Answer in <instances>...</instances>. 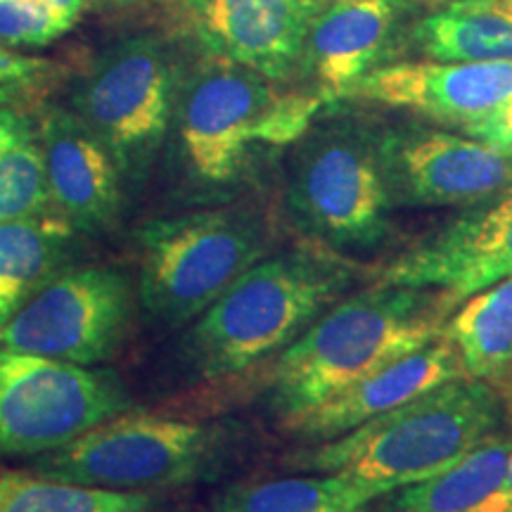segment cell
<instances>
[{
    "label": "cell",
    "mask_w": 512,
    "mask_h": 512,
    "mask_svg": "<svg viewBox=\"0 0 512 512\" xmlns=\"http://www.w3.org/2000/svg\"><path fill=\"white\" fill-rule=\"evenodd\" d=\"M420 3H432V5H441V8H444V5L456 3V0H420Z\"/></svg>",
    "instance_id": "obj_28"
},
{
    "label": "cell",
    "mask_w": 512,
    "mask_h": 512,
    "mask_svg": "<svg viewBox=\"0 0 512 512\" xmlns=\"http://www.w3.org/2000/svg\"><path fill=\"white\" fill-rule=\"evenodd\" d=\"M157 491H114L36 472L0 475V512H159Z\"/></svg>",
    "instance_id": "obj_22"
},
{
    "label": "cell",
    "mask_w": 512,
    "mask_h": 512,
    "mask_svg": "<svg viewBox=\"0 0 512 512\" xmlns=\"http://www.w3.org/2000/svg\"><path fill=\"white\" fill-rule=\"evenodd\" d=\"M496 420L494 389L460 377L328 439L294 465L342 477L370 503L441 475L494 430Z\"/></svg>",
    "instance_id": "obj_1"
},
{
    "label": "cell",
    "mask_w": 512,
    "mask_h": 512,
    "mask_svg": "<svg viewBox=\"0 0 512 512\" xmlns=\"http://www.w3.org/2000/svg\"><path fill=\"white\" fill-rule=\"evenodd\" d=\"M413 41L434 60L512 64V0H456L427 15Z\"/></svg>",
    "instance_id": "obj_19"
},
{
    "label": "cell",
    "mask_w": 512,
    "mask_h": 512,
    "mask_svg": "<svg viewBox=\"0 0 512 512\" xmlns=\"http://www.w3.org/2000/svg\"><path fill=\"white\" fill-rule=\"evenodd\" d=\"M133 316L124 273L81 266L57 273L0 330V349L95 366L110 361Z\"/></svg>",
    "instance_id": "obj_8"
},
{
    "label": "cell",
    "mask_w": 512,
    "mask_h": 512,
    "mask_svg": "<svg viewBox=\"0 0 512 512\" xmlns=\"http://www.w3.org/2000/svg\"><path fill=\"white\" fill-rule=\"evenodd\" d=\"M512 275V195L401 254L380 285L439 290L451 306Z\"/></svg>",
    "instance_id": "obj_12"
},
{
    "label": "cell",
    "mask_w": 512,
    "mask_h": 512,
    "mask_svg": "<svg viewBox=\"0 0 512 512\" xmlns=\"http://www.w3.org/2000/svg\"><path fill=\"white\" fill-rule=\"evenodd\" d=\"M290 200L299 219L335 245H373L387 226L380 164L347 136H318L299 152Z\"/></svg>",
    "instance_id": "obj_10"
},
{
    "label": "cell",
    "mask_w": 512,
    "mask_h": 512,
    "mask_svg": "<svg viewBox=\"0 0 512 512\" xmlns=\"http://www.w3.org/2000/svg\"><path fill=\"white\" fill-rule=\"evenodd\" d=\"M138 242L140 304L169 328L200 318L266 254L254 223L228 211L152 221Z\"/></svg>",
    "instance_id": "obj_6"
},
{
    "label": "cell",
    "mask_w": 512,
    "mask_h": 512,
    "mask_svg": "<svg viewBox=\"0 0 512 512\" xmlns=\"http://www.w3.org/2000/svg\"><path fill=\"white\" fill-rule=\"evenodd\" d=\"M72 230L62 216L48 214L0 223V330L55 278Z\"/></svg>",
    "instance_id": "obj_20"
},
{
    "label": "cell",
    "mask_w": 512,
    "mask_h": 512,
    "mask_svg": "<svg viewBox=\"0 0 512 512\" xmlns=\"http://www.w3.org/2000/svg\"><path fill=\"white\" fill-rule=\"evenodd\" d=\"M323 93H278L266 76L219 60L190 81L178 112V138L190 171L226 183L256 143L302 138L323 105Z\"/></svg>",
    "instance_id": "obj_4"
},
{
    "label": "cell",
    "mask_w": 512,
    "mask_h": 512,
    "mask_svg": "<svg viewBox=\"0 0 512 512\" xmlns=\"http://www.w3.org/2000/svg\"><path fill=\"white\" fill-rule=\"evenodd\" d=\"M444 335L456 344L467 377L489 380L512 366V275L472 294Z\"/></svg>",
    "instance_id": "obj_21"
},
{
    "label": "cell",
    "mask_w": 512,
    "mask_h": 512,
    "mask_svg": "<svg viewBox=\"0 0 512 512\" xmlns=\"http://www.w3.org/2000/svg\"><path fill=\"white\" fill-rule=\"evenodd\" d=\"M50 200L74 230L98 233L117 221L121 169L98 133L76 112L55 107L38 131Z\"/></svg>",
    "instance_id": "obj_15"
},
{
    "label": "cell",
    "mask_w": 512,
    "mask_h": 512,
    "mask_svg": "<svg viewBox=\"0 0 512 512\" xmlns=\"http://www.w3.org/2000/svg\"><path fill=\"white\" fill-rule=\"evenodd\" d=\"M396 0H330L313 19L304 57L323 98H342L366 76L392 31Z\"/></svg>",
    "instance_id": "obj_17"
},
{
    "label": "cell",
    "mask_w": 512,
    "mask_h": 512,
    "mask_svg": "<svg viewBox=\"0 0 512 512\" xmlns=\"http://www.w3.org/2000/svg\"><path fill=\"white\" fill-rule=\"evenodd\" d=\"M512 439L486 434L456 465L396 496L399 512H512L508 458Z\"/></svg>",
    "instance_id": "obj_18"
},
{
    "label": "cell",
    "mask_w": 512,
    "mask_h": 512,
    "mask_svg": "<svg viewBox=\"0 0 512 512\" xmlns=\"http://www.w3.org/2000/svg\"><path fill=\"white\" fill-rule=\"evenodd\" d=\"M460 377H467V373L456 344L441 335L422 349L396 358L363 380L349 384L285 427L302 437L328 441Z\"/></svg>",
    "instance_id": "obj_16"
},
{
    "label": "cell",
    "mask_w": 512,
    "mask_h": 512,
    "mask_svg": "<svg viewBox=\"0 0 512 512\" xmlns=\"http://www.w3.org/2000/svg\"><path fill=\"white\" fill-rule=\"evenodd\" d=\"M347 95L403 107L453 126H472L512 95V64L425 60L370 69Z\"/></svg>",
    "instance_id": "obj_13"
},
{
    "label": "cell",
    "mask_w": 512,
    "mask_h": 512,
    "mask_svg": "<svg viewBox=\"0 0 512 512\" xmlns=\"http://www.w3.org/2000/svg\"><path fill=\"white\" fill-rule=\"evenodd\" d=\"M192 29L219 60L268 81L287 79L304 57L320 0H188Z\"/></svg>",
    "instance_id": "obj_11"
},
{
    "label": "cell",
    "mask_w": 512,
    "mask_h": 512,
    "mask_svg": "<svg viewBox=\"0 0 512 512\" xmlns=\"http://www.w3.org/2000/svg\"><path fill=\"white\" fill-rule=\"evenodd\" d=\"M389 176L413 204L477 202L512 185V155L479 138L411 131L384 145Z\"/></svg>",
    "instance_id": "obj_14"
},
{
    "label": "cell",
    "mask_w": 512,
    "mask_h": 512,
    "mask_svg": "<svg viewBox=\"0 0 512 512\" xmlns=\"http://www.w3.org/2000/svg\"><path fill=\"white\" fill-rule=\"evenodd\" d=\"M465 133H470L472 138L486 140V143L501 147V150L512 155V95L501 107H496L489 117L467 126Z\"/></svg>",
    "instance_id": "obj_27"
},
{
    "label": "cell",
    "mask_w": 512,
    "mask_h": 512,
    "mask_svg": "<svg viewBox=\"0 0 512 512\" xmlns=\"http://www.w3.org/2000/svg\"><path fill=\"white\" fill-rule=\"evenodd\" d=\"M344 273L306 254L261 259L195 318L183 351L195 373L223 377L287 347L337 297Z\"/></svg>",
    "instance_id": "obj_3"
},
{
    "label": "cell",
    "mask_w": 512,
    "mask_h": 512,
    "mask_svg": "<svg viewBox=\"0 0 512 512\" xmlns=\"http://www.w3.org/2000/svg\"><path fill=\"white\" fill-rule=\"evenodd\" d=\"M74 27L43 0H0V46L43 48Z\"/></svg>",
    "instance_id": "obj_25"
},
{
    "label": "cell",
    "mask_w": 512,
    "mask_h": 512,
    "mask_svg": "<svg viewBox=\"0 0 512 512\" xmlns=\"http://www.w3.org/2000/svg\"><path fill=\"white\" fill-rule=\"evenodd\" d=\"M117 373L0 349V451L38 456L128 411Z\"/></svg>",
    "instance_id": "obj_7"
},
{
    "label": "cell",
    "mask_w": 512,
    "mask_h": 512,
    "mask_svg": "<svg viewBox=\"0 0 512 512\" xmlns=\"http://www.w3.org/2000/svg\"><path fill=\"white\" fill-rule=\"evenodd\" d=\"M112 3H133V0H112Z\"/></svg>",
    "instance_id": "obj_29"
},
{
    "label": "cell",
    "mask_w": 512,
    "mask_h": 512,
    "mask_svg": "<svg viewBox=\"0 0 512 512\" xmlns=\"http://www.w3.org/2000/svg\"><path fill=\"white\" fill-rule=\"evenodd\" d=\"M226 441L223 425L114 415L72 444L43 453L31 472L100 489L162 491L207 477Z\"/></svg>",
    "instance_id": "obj_5"
},
{
    "label": "cell",
    "mask_w": 512,
    "mask_h": 512,
    "mask_svg": "<svg viewBox=\"0 0 512 512\" xmlns=\"http://www.w3.org/2000/svg\"><path fill=\"white\" fill-rule=\"evenodd\" d=\"M48 202L38 133L24 117L0 110V223L46 214Z\"/></svg>",
    "instance_id": "obj_23"
},
{
    "label": "cell",
    "mask_w": 512,
    "mask_h": 512,
    "mask_svg": "<svg viewBox=\"0 0 512 512\" xmlns=\"http://www.w3.org/2000/svg\"><path fill=\"white\" fill-rule=\"evenodd\" d=\"M43 67H46L43 62L12 55L8 48L0 46V102L31 86L41 76Z\"/></svg>",
    "instance_id": "obj_26"
},
{
    "label": "cell",
    "mask_w": 512,
    "mask_h": 512,
    "mask_svg": "<svg viewBox=\"0 0 512 512\" xmlns=\"http://www.w3.org/2000/svg\"><path fill=\"white\" fill-rule=\"evenodd\" d=\"M453 309L444 294L380 285L337 304L309 325L280 356L273 411L283 425L313 411L363 377L444 335Z\"/></svg>",
    "instance_id": "obj_2"
},
{
    "label": "cell",
    "mask_w": 512,
    "mask_h": 512,
    "mask_svg": "<svg viewBox=\"0 0 512 512\" xmlns=\"http://www.w3.org/2000/svg\"><path fill=\"white\" fill-rule=\"evenodd\" d=\"M174 67L152 36L119 43L95 62L81 83L76 114L117 159L121 176H140L169 131Z\"/></svg>",
    "instance_id": "obj_9"
},
{
    "label": "cell",
    "mask_w": 512,
    "mask_h": 512,
    "mask_svg": "<svg viewBox=\"0 0 512 512\" xmlns=\"http://www.w3.org/2000/svg\"><path fill=\"white\" fill-rule=\"evenodd\" d=\"M361 494L342 477H285L235 486L219 512H363Z\"/></svg>",
    "instance_id": "obj_24"
}]
</instances>
